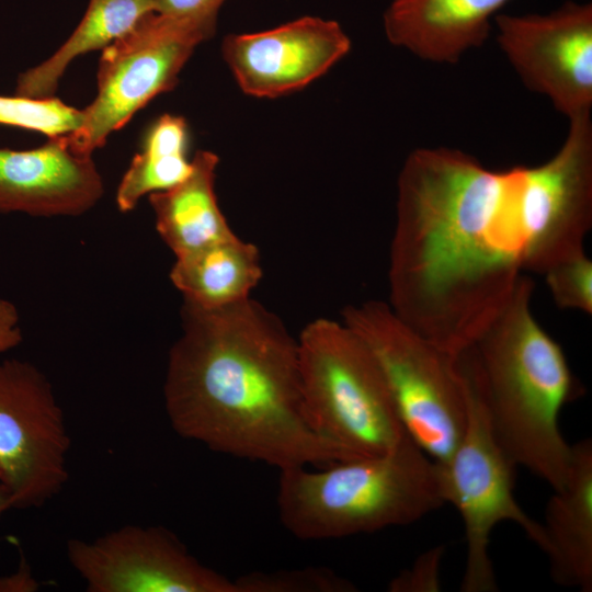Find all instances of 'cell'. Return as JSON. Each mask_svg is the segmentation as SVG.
<instances>
[{
  "instance_id": "obj_12",
  "label": "cell",
  "mask_w": 592,
  "mask_h": 592,
  "mask_svg": "<svg viewBox=\"0 0 592 592\" xmlns=\"http://www.w3.org/2000/svg\"><path fill=\"white\" fill-rule=\"evenodd\" d=\"M351 49L333 20L303 16L274 29L224 38L223 57L243 93L277 98L325 75Z\"/></svg>"
},
{
  "instance_id": "obj_20",
  "label": "cell",
  "mask_w": 592,
  "mask_h": 592,
  "mask_svg": "<svg viewBox=\"0 0 592 592\" xmlns=\"http://www.w3.org/2000/svg\"><path fill=\"white\" fill-rule=\"evenodd\" d=\"M82 110L50 96L43 99L0 95V124L39 132L49 138L78 129Z\"/></svg>"
},
{
  "instance_id": "obj_26",
  "label": "cell",
  "mask_w": 592,
  "mask_h": 592,
  "mask_svg": "<svg viewBox=\"0 0 592 592\" xmlns=\"http://www.w3.org/2000/svg\"><path fill=\"white\" fill-rule=\"evenodd\" d=\"M11 509L9 497L0 489V516Z\"/></svg>"
},
{
  "instance_id": "obj_17",
  "label": "cell",
  "mask_w": 592,
  "mask_h": 592,
  "mask_svg": "<svg viewBox=\"0 0 592 592\" xmlns=\"http://www.w3.org/2000/svg\"><path fill=\"white\" fill-rule=\"evenodd\" d=\"M262 277L258 248L236 235L177 257L170 280L184 300L217 308L250 297Z\"/></svg>"
},
{
  "instance_id": "obj_21",
  "label": "cell",
  "mask_w": 592,
  "mask_h": 592,
  "mask_svg": "<svg viewBox=\"0 0 592 592\" xmlns=\"http://www.w3.org/2000/svg\"><path fill=\"white\" fill-rule=\"evenodd\" d=\"M238 592H353L356 587L330 569L309 567L253 571L235 580Z\"/></svg>"
},
{
  "instance_id": "obj_9",
  "label": "cell",
  "mask_w": 592,
  "mask_h": 592,
  "mask_svg": "<svg viewBox=\"0 0 592 592\" xmlns=\"http://www.w3.org/2000/svg\"><path fill=\"white\" fill-rule=\"evenodd\" d=\"M70 436L47 377L32 363L0 361V489L11 509L41 508L68 481Z\"/></svg>"
},
{
  "instance_id": "obj_19",
  "label": "cell",
  "mask_w": 592,
  "mask_h": 592,
  "mask_svg": "<svg viewBox=\"0 0 592 592\" xmlns=\"http://www.w3.org/2000/svg\"><path fill=\"white\" fill-rule=\"evenodd\" d=\"M189 128L182 116L163 114L147 130L143 149L135 155L116 192L121 212L136 207L145 194L167 190L191 171L186 159Z\"/></svg>"
},
{
  "instance_id": "obj_16",
  "label": "cell",
  "mask_w": 592,
  "mask_h": 592,
  "mask_svg": "<svg viewBox=\"0 0 592 592\" xmlns=\"http://www.w3.org/2000/svg\"><path fill=\"white\" fill-rule=\"evenodd\" d=\"M217 166L215 153L197 151L181 182L149 194L156 228L175 258L235 236L217 203Z\"/></svg>"
},
{
  "instance_id": "obj_8",
  "label": "cell",
  "mask_w": 592,
  "mask_h": 592,
  "mask_svg": "<svg viewBox=\"0 0 592 592\" xmlns=\"http://www.w3.org/2000/svg\"><path fill=\"white\" fill-rule=\"evenodd\" d=\"M208 35L198 27L156 12L102 49L98 94L82 110V123L64 135L69 150L81 157L104 146L157 95L172 90L195 47Z\"/></svg>"
},
{
  "instance_id": "obj_2",
  "label": "cell",
  "mask_w": 592,
  "mask_h": 592,
  "mask_svg": "<svg viewBox=\"0 0 592 592\" xmlns=\"http://www.w3.org/2000/svg\"><path fill=\"white\" fill-rule=\"evenodd\" d=\"M169 351L164 407L177 434L280 470L358 458L308 424L298 342L250 297L217 308L187 300Z\"/></svg>"
},
{
  "instance_id": "obj_22",
  "label": "cell",
  "mask_w": 592,
  "mask_h": 592,
  "mask_svg": "<svg viewBox=\"0 0 592 592\" xmlns=\"http://www.w3.org/2000/svg\"><path fill=\"white\" fill-rule=\"evenodd\" d=\"M543 275L559 308L592 314V261L584 249L555 262Z\"/></svg>"
},
{
  "instance_id": "obj_4",
  "label": "cell",
  "mask_w": 592,
  "mask_h": 592,
  "mask_svg": "<svg viewBox=\"0 0 592 592\" xmlns=\"http://www.w3.org/2000/svg\"><path fill=\"white\" fill-rule=\"evenodd\" d=\"M276 503L284 527L304 540L408 525L445 504L436 462L408 434L380 455L280 470Z\"/></svg>"
},
{
  "instance_id": "obj_15",
  "label": "cell",
  "mask_w": 592,
  "mask_h": 592,
  "mask_svg": "<svg viewBox=\"0 0 592 592\" xmlns=\"http://www.w3.org/2000/svg\"><path fill=\"white\" fill-rule=\"evenodd\" d=\"M547 502L543 551L554 582L592 590V443L572 445V462L561 489Z\"/></svg>"
},
{
  "instance_id": "obj_18",
  "label": "cell",
  "mask_w": 592,
  "mask_h": 592,
  "mask_svg": "<svg viewBox=\"0 0 592 592\" xmlns=\"http://www.w3.org/2000/svg\"><path fill=\"white\" fill-rule=\"evenodd\" d=\"M152 12V0H89L80 23L55 54L20 75L15 94L34 99L54 96L60 78L75 58L103 49Z\"/></svg>"
},
{
  "instance_id": "obj_7",
  "label": "cell",
  "mask_w": 592,
  "mask_h": 592,
  "mask_svg": "<svg viewBox=\"0 0 592 592\" xmlns=\"http://www.w3.org/2000/svg\"><path fill=\"white\" fill-rule=\"evenodd\" d=\"M460 368V367H459ZM468 395L464 433L443 462H436L442 497L459 513L465 531L466 559L460 582L463 592L498 590L489 554L490 536L501 522H513L542 550L545 536L514 497L515 465L497 441L482 400L460 369Z\"/></svg>"
},
{
  "instance_id": "obj_3",
  "label": "cell",
  "mask_w": 592,
  "mask_h": 592,
  "mask_svg": "<svg viewBox=\"0 0 592 592\" xmlns=\"http://www.w3.org/2000/svg\"><path fill=\"white\" fill-rule=\"evenodd\" d=\"M533 289L524 274L504 306L456 358L508 457L558 490L572 460L559 413L578 392L562 349L532 312Z\"/></svg>"
},
{
  "instance_id": "obj_5",
  "label": "cell",
  "mask_w": 592,
  "mask_h": 592,
  "mask_svg": "<svg viewBox=\"0 0 592 592\" xmlns=\"http://www.w3.org/2000/svg\"><path fill=\"white\" fill-rule=\"evenodd\" d=\"M297 342L304 412L318 435L357 457L400 443L407 433L386 378L353 330L319 318Z\"/></svg>"
},
{
  "instance_id": "obj_23",
  "label": "cell",
  "mask_w": 592,
  "mask_h": 592,
  "mask_svg": "<svg viewBox=\"0 0 592 592\" xmlns=\"http://www.w3.org/2000/svg\"><path fill=\"white\" fill-rule=\"evenodd\" d=\"M444 546H435L422 553L388 584L391 592H436L441 590V563Z\"/></svg>"
},
{
  "instance_id": "obj_6",
  "label": "cell",
  "mask_w": 592,
  "mask_h": 592,
  "mask_svg": "<svg viewBox=\"0 0 592 592\" xmlns=\"http://www.w3.org/2000/svg\"><path fill=\"white\" fill-rule=\"evenodd\" d=\"M342 319L376 358L406 433L432 459L445 460L464 433L468 411L456 355L409 328L388 303L349 305Z\"/></svg>"
},
{
  "instance_id": "obj_1",
  "label": "cell",
  "mask_w": 592,
  "mask_h": 592,
  "mask_svg": "<svg viewBox=\"0 0 592 592\" xmlns=\"http://www.w3.org/2000/svg\"><path fill=\"white\" fill-rule=\"evenodd\" d=\"M524 166L486 168L455 148H418L397 181L389 307L457 354L504 306L524 272L553 263L523 198Z\"/></svg>"
},
{
  "instance_id": "obj_10",
  "label": "cell",
  "mask_w": 592,
  "mask_h": 592,
  "mask_svg": "<svg viewBox=\"0 0 592 592\" xmlns=\"http://www.w3.org/2000/svg\"><path fill=\"white\" fill-rule=\"evenodd\" d=\"M499 48L532 92L568 121L591 114L592 3L567 1L545 14L493 19Z\"/></svg>"
},
{
  "instance_id": "obj_13",
  "label": "cell",
  "mask_w": 592,
  "mask_h": 592,
  "mask_svg": "<svg viewBox=\"0 0 592 592\" xmlns=\"http://www.w3.org/2000/svg\"><path fill=\"white\" fill-rule=\"evenodd\" d=\"M103 194L91 157L72 153L62 136L35 149L0 148V212L77 216Z\"/></svg>"
},
{
  "instance_id": "obj_11",
  "label": "cell",
  "mask_w": 592,
  "mask_h": 592,
  "mask_svg": "<svg viewBox=\"0 0 592 592\" xmlns=\"http://www.w3.org/2000/svg\"><path fill=\"white\" fill-rule=\"evenodd\" d=\"M88 592H238L163 526L124 525L93 540L66 544Z\"/></svg>"
},
{
  "instance_id": "obj_14",
  "label": "cell",
  "mask_w": 592,
  "mask_h": 592,
  "mask_svg": "<svg viewBox=\"0 0 592 592\" xmlns=\"http://www.w3.org/2000/svg\"><path fill=\"white\" fill-rule=\"evenodd\" d=\"M510 0H390L383 14L394 46L435 64H456L489 37L491 19Z\"/></svg>"
},
{
  "instance_id": "obj_25",
  "label": "cell",
  "mask_w": 592,
  "mask_h": 592,
  "mask_svg": "<svg viewBox=\"0 0 592 592\" xmlns=\"http://www.w3.org/2000/svg\"><path fill=\"white\" fill-rule=\"evenodd\" d=\"M38 588L39 583L22 555L15 572L0 577V592H34Z\"/></svg>"
},
{
  "instance_id": "obj_24",
  "label": "cell",
  "mask_w": 592,
  "mask_h": 592,
  "mask_svg": "<svg viewBox=\"0 0 592 592\" xmlns=\"http://www.w3.org/2000/svg\"><path fill=\"white\" fill-rule=\"evenodd\" d=\"M155 12L190 23L210 38L217 27L220 8L227 0H152Z\"/></svg>"
}]
</instances>
